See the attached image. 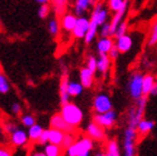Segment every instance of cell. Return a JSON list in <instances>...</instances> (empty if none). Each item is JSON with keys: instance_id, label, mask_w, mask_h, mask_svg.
Listing matches in <instances>:
<instances>
[{"instance_id": "30bf717a", "label": "cell", "mask_w": 157, "mask_h": 156, "mask_svg": "<svg viewBox=\"0 0 157 156\" xmlns=\"http://www.w3.org/2000/svg\"><path fill=\"white\" fill-rule=\"evenodd\" d=\"M86 133L94 141H103L105 138V128L103 126H100L98 123H96L95 120L87 125Z\"/></svg>"}, {"instance_id": "8d00e7d4", "label": "cell", "mask_w": 157, "mask_h": 156, "mask_svg": "<svg viewBox=\"0 0 157 156\" xmlns=\"http://www.w3.org/2000/svg\"><path fill=\"white\" fill-rule=\"evenodd\" d=\"M126 31H127V22L126 21H121V24H119V26L117 27V29H116L115 33H114V37L118 38V37L125 35Z\"/></svg>"}, {"instance_id": "5b68a950", "label": "cell", "mask_w": 157, "mask_h": 156, "mask_svg": "<svg viewBox=\"0 0 157 156\" xmlns=\"http://www.w3.org/2000/svg\"><path fill=\"white\" fill-rule=\"evenodd\" d=\"M137 132L136 127L127 126L124 132V138H123V148H124L125 156H134L135 155V143H136Z\"/></svg>"}, {"instance_id": "e575fe53", "label": "cell", "mask_w": 157, "mask_h": 156, "mask_svg": "<svg viewBox=\"0 0 157 156\" xmlns=\"http://www.w3.org/2000/svg\"><path fill=\"white\" fill-rule=\"evenodd\" d=\"M49 12H50V7L48 6V3H44V5H40V7L38 8V17L41 19H46L48 17Z\"/></svg>"}, {"instance_id": "60d3db41", "label": "cell", "mask_w": 157, "mask_h": 156, "mask_svg": "<svg viewBox=\"0 0 157 156\" xmlns=\"http://www.w3.org/2000/svg\"><path fill=\"white\" fill-rule=\"evenodd\" d=\"M10 109H11V113L13 115H20V113H21V106H20V104L19 103H13L11 105V107H10Z\"/></svg>"}, {"instance_id": "44dd1931", "label": "cell", "mask_w": 157, "mask_h": 156, "mask_svg": "<svg viewBox=\"0 0 157 156\" xmlns=\"http://www.w3.org/2000/svg\"><path fill=\"white\" fill-rule=\"evenodd\" d=\"M155 124L153 120H148V119H140V122L137 125V132H138L139 135L145 136L147 135L148 133H151L154 128Z\"/></svg>"}, {"instance_id": "7402d4cb", "label": "cell", "mask_w": 157, "mask_h": 156, "mask_svg": "<svg viewBox=\"0 0 157 156\" xmlns=\"http://www.w3.org/2000/svg\"><path fill=\"white\" fill-rule=\"evenodd\" d=\"M52 10L57 16H63L68 7V0H52Z\"/></svg>"}, {"instance_id": "f6af8a7d", "label": "cell", "mask_w": 157, "mask_h": 156, "mask_svg": "<svg viewBox=\"0 0 157 156\" xmlns=\"http://www.w3.org/2000/svg\"><path fill=\"white\" fill-rule=\"evenodd\" d=\"M151 96H157V81L155 83L154 87L151 90Z\"/></svg>"}, {"instance_id": "ba28073f", "label": "cell", "mask_w": 157, "mask_h": 156, "mask_svg": "<svg viewBox=\"0 0 157 156\" xmlns=\"http://www.w3.org/2000/svg\"><path fill=\"white\" fill-rule=\"evenodd\" d=\"M94 120L96 123H98L100 126H103L104 128H110L115 125L116 120H117V114L115 111H105V113H100V114H96L94 117Z\"/></svg>"}, {"instance_id": "ffe728a7", "label": "cell", "mask_w": 157, "mask_h": 156, "mask_svg": "<svg viewBox=\"0 0 157 156\" xmlns=\"http://www.w3.org/2000/svg\"><path fill=\"white\" fill-rule=\"evenodd\" d=\"M110 60L108 54H99V58L97 59V70L101 74H106L110 67Z\"/></svg>"}, {"instance_id": "2e32d148", "label": "cell", "mask_w": 157, "mask_h": 156, "mask_svg": "<svg viewBox=\"0 0 157 156\" xmlns=\"http://www.w3.org/2000/svg\"><path fill=\"white\" fill-rule=\"evenodd\" d=\"M77 16L74 15V14H65L63 16H61V28H63L65 31L67 33H71L76 26V22H77Z\"/></svg>"}, {"instance_id": "277c9868", "label": "cell", "mask_w": 157, "mask_h": 156, "mask_svg": "<svg viewBox=\"0 0 157 156\" xmlns=\"http://www.w3.org/2000/svg\"><path fill=\"white\" fill-rule=\"evenodd\" d=\"M143 80H144L143 74L134 72L127 83V93L129 94L130 98H133L135 102L143 97Z\"/></svg>"}, {"instance_id": "d590c367", "label": "cell", "mask_w": 157, "mask_h": 156, "mask_svg": "<svg viewBox=\"0 0 157 156\" xmlns=\"http://www.w3.org/2000/svg\"><path fill=\"white\" fill-rule=\"evenodd\" d=\"M100 37H113L112 36V29H110V22L106 21L105 24L101 25V28L99 30Z\"/></svg>"}, {"instance_id": "6da1fadb", "label": "cell", "mask_w": 157, "mask_h": 156, "mask_svg": "<svg viewBox=\"0 0 157 156\" xmlns=\"http://www.w3.org/2000/svg\"><path fill=\"white\" fill-rule=\"evenodd\" d=\"M60 114L63 115V117L65 118L67 123L70 124L75 128L80 125V123L82 122V118H84V114H82V109L70 102L61 105Z\"/></svg>"}, {"instance_id": "4fadbf2b", "label": "cell", "mask_w": 157, "mask_h": 156, "mask_svg": "<svg viewBox=\"0 0 157 156\" xmlns=\"http://www.w3.org/2000/svg\"><path fill=\"white\" fill-rule=\"evenodd\" d=\"M127 7H128V0H126V2H125V5L123 6V8L119 9L118 11H116L115 15L113 16L112 20H110V29H112L113 37H114V33H115L116 29H117V27L119 26V24H121V21H123V19H124V16L127 11Z\"/></svg>"}, {"instance_id": "1f68e13d", "label": "cell", "mask_w": 157, "mask_h": 156, "mask_svg": "<svg viewBox=\"0 0 157 156\" xmlns=\"http://www.w3.org/2000/svg\"><path fill=\"white\" fill-rule=\"evenodd\" d=\"M75 142H76V135L74 134V132H67V133H65V135H63L61 147L66 150L67 148H68L69 146H71Z\"/></svg>"}, {"instance_id": "9a60e30c", "label": "cell", "mask_w": 157, "mask_h": 156, "mask_svg": "<svg viewBox=\"0 0 157 156\" xmlns=\"http://www.w3.org/2000/svg\"><path fill=\"white\" fill-rule=\"evenodd\" d=\"M94 75L95 72H91L88 67H84L79 72V79L85 88H90L94 84Z\"/></svg>"}, {"instance_id": "7a4b0ae2", "label": "cell", "mask_w": 157, "mask_h": 156, "mask_svg": "<svg viewBox=\"0 0 157 156\" xmlns=\"http://www.w3.org/2000/svg\"><path fill=\"white\" fill-rule=\"evenodd\" d=\"M93 141L94 139L89 136L76 139L75 143L66 150V154L68 156H88L94 147Z\"/></svg>"}, {"instance_id": "8992f818", "label": "cell", "mask_w": 157, "mask_h": 156, "mask_svg": "<svg viewBox=\"0 0 157 156\" xmlns=\"http://www.w3.org/2000/svg\"><path fill=\"white\" fill-rule=\"evenodd\" d=\"M93 108L96 114H100V113H105L110 109H113V103L110 97L107 94H98L94 98V103H93Z\"/></svg>"}, {"instance_id": "bcb514c9", "label": "cell", "mask_w": 157, "mask_h": 156, "mask_svg": "<svg viewBox=\"0 0 157 156\" xmlns=\"http://www.w3.org/2000/svg\"><path fill=\"white\" fill-rule=\"evenodd\" d=\"M5 81H8V80H7L6 76L0 72V83H5Z\"/></svg>"}, {"instance_id": "cb8c5ba5", "label": "cell", "mask_w": 157, "mask_h": 156, "mask_svg": "<svg viewBox=\"0 0 157 156\" xmlns=\"http://www.w3.org/2000/svg\"><path fill=\"white\" fill-rule=\"evenodd\" d=\"M63 135H65V132H63L60 129L50 128L49 129V143L56 144V145H60L61 146Z\"/></svg>"}, {"instance_id": "f546056e", "label": "cell", "mask_w": 157, "mask_h": 156, "mask_svg": "<svg viewBox=\"0 0 157 156\" xmlns=\"http://www.w3.org/2000/svg\"><path fill=\"white\" fill-rule=\"evenodd\" d=\"M147 44H148V46H155L157 44V17L154 19L153 24H151Z\"/></svg>"}, {"instance_id": "f35d334b", "label": "cell", "mask_w": 157, "mask_h": 156, "mask_svg": "<svg viewBox=\"0 0 157 156\" xmlns=\"http://www.w3.org/2000/svg\"><path fill=\"white\" fill-rule=\"evenodd\" d=\"M37 143H39L40 145H46L49 143V129H44V132H42L41 136L39 137L38 142Z\"/></svg>"}, {"instance_id": "ab89813d", "label": "cell", "mask_w": 157, "mask_h": 156, "mask_svg": "<svg viewBox=\"0 0 157 156\" xmlns=\"http://www.w3.org/2000/svg\"><path fill=\"white\" fill-rule=\"evenodd\" d=\"M18 128V125L15 123H12V122H6V123L3 124V129H5V132H7L8 134H11L13 131Z\"/></svg>"}, {"instance_id": "4dcf8cb0", "label": "cell", "mask_w": 157, "mask_h": 156, "mask_svg": "<svg viewBox=\"0 0 157 156\" xmlns=\"http://www.w3.org/2000/svg\"><path fill=\"white\" fill-rule=\"evenodd\" d=\"M60 26L61 25L59 24L58 19H56V18L50 19V20L48 21V26H47L49 33H50L52 36H58V33L60 31Z\"/></svg>"}, {"instance_id": "ee69618b", "label": "cell", "mask_w": 157, "mask_h": 156, "mask_svg": "<svg viewBox=\"0 0 157 156\" xmlns=\"http://www.w3.org/2000/svg\"><path fill=\"white\" fill-rule=\"evenodd\" d=\"M12 152L8 148H0V156H11Z\"/></svg>"}, {"instance_id": "e0dca14e", "label": "cell", "mask_w": 157, "mask_h": 156, "mask_svg": "<svg viewBox=\"0 0 157 156\" xmlns=\"http://www.w3.org/2000/svg\"><path fill=\"white\" fill-rule=\"evenodd\" d=\"M68 83H69V78L67 75H63L60 79V84H59V97H60L61 105L69 103L70 95L68 93Z\"/></svg>"}, {"instance_id": "7c38bea8", "label": "cell", "mask_w": 157, "mask_h": 156, "mask_svg": "<svg viewBox=\"0 0 157 156\" xmlns=\"http://www.w3.org/2000/svg\"><path fill=\"white\" fill-rule=\"evenodd\" d=\"M10 141H11V144L16 147H21L27 145L28 141H29V137H28V133H26L24 129L17 128L16 131L10 134Z\"/></svg>"}, {"instance_id": "c3c4849f", "label": "cell", "mask_w": 157, "mask_h": 156, "mask_svg": "<svg viewBox=\"0 0 157 156\" xmlns=\"http://www.w3.org/2000/svg\"><path fill=\"white\" fill-rule=\"evenodd\" d=\"M33 155L35 156H46V154H45V152H35Z\"/></svg>"}, {"instance_id": "836d02e7", "label": "cell", "mask_w": 157, "mask_h": 156, "mask_svg": "<svg viewBox=\"0 0 157 156\" xmlns=\"http://www.w3.org/2000/svg\"><path fill=\"white\" fill-rule=\"evenodd\" d=\"M125 2H126V0H108V8L112 11L116 12L123 8Z\"/></svg>"}, {"instance_id": "4316f807", "label": "cell", "mask_w": 157, "mask_h": 156, "mask_svg": "<svg viewBox=\"0 0 157 156\" xmlns=\"http://www.w3.org/2000/svg\"><path fill=\"white\" fill-rule=\"evenodd\" d=\"M98 25L96 24V22H94V21L90 20V26H89V29H88L87 33H86V36H85L84 40L86 44H90V42H93V40H94L95 38H96V35L97 33H98Z\"/></svg>"}, {"instance_id": "8fae6325", "label": "cell", "mask_w": 157, "mask_h": 156, "mask_svg": "<svg viewBox=\"0 0 157 156\" xmlns=\"http://www.w3.org/2000/svg\"><path fill=\"white\" fill-rule=\"evenodd\" d=\"M50 127L52 128L60 129V131H63L65 133L74 132V129H75V127H73L70 124L67 123L61 114H55L50 118Z\"/></svg>"}, {"instance_id": "83f0119b", "label": "cell", "mask_w": 157, "mask_h": 156, "mask_svg": "<svg viewBox=\"0 0 157 156\" xmlns=\"http://www.w3.org/2000/svg\"><path fill=\"white\" fill-rule=\"evenodd\" d=\"M63 147L60 145H56V144H52V143H48V145L46 144L45 146V152L46 156H59L63 153Z\"/></svg>"}, {"instance_id": "3957f363", "label": "cell", "mask_w": 157, "mask_h": 156, "mask_svg": "<svg viewBox=\"0 0 157 156\" xmlns=\"http://www.w3.org/2000/svg\"><path fill=\"white\" fill-rule=\"evenodd\" d=\"M146 105H147V97L143 96L136 100V105L128 109V113H127L128 126H133L137 128V125L144 116Z\"/></svg>"}, {"instance_id": "7dc6e473", "label": "cell", "mask_w": 157, "mask_h": 156, "mask_svg": "<svg viewBox=\"0 0 157 156\" xmlns=\"http://www.w3.org/2000/svg\"><path fill=\"white\" fill-rule=\"evenodd\" d=\"M36 2H38L39 5H44V3H48L49 1H52V0H35Z\"/></svg>"}, {"instance_id": "7bdbcfd3", "label": "cell", "mask_w": 157, "mask_h": 156, "mask_svg": "<svg viewBox=\"0 0 157 156\" xmlns=\"http://www.w3.org/2000/svg\"><path fill=\"white\" fill-rule=\"evenodd\" d=\"M119 53H121V51L118 50L117 47H116V46H114V47L110 49V51L108 53V56L110 57V59H116V58L119 56Z\"/></svg>"}, {"instance_id": "d4e9b609", "label": "cell", "mask_w": 157, "mask_h": 156, "mask_svg": "<svg viewBox=\"0 0 157 156\" xmlns=\"http://www.w3.org/2000/svg\"><path fill=\"white\" fill-rule=\"evenodd\" d=\"M84 86L80 81H75V80H69L68 83V93H69L70 97H77L82 93Z\"/></svg>"}, {"instance_id": "ac0fdd59", "label": "cell", "mask_w": 157, "mask_h": 156, "mask_svg": "<svg viewBox=\"0 0 157 156\" xmlns=\"http://www.w3.org/2000/svg\"><path fill=\"white\" fill-rule=\"evenodd\" d=\"M95 0H75L74 5V11L76 16H84L85 12L90 9L91 6H94Z\"/></svg>"}, {"instance_id": "d6a6232c", "label": "cell", "mask_w": 157, "mask_h": 156, "mask_svg": "<svg viewBox=\"0 0 157 156\" xmlns=\"http://www.w3.org/2000/svg\"><path fill=\"white\" fill-rule=\"evenodd\" d=\"M20 120H21L22 126L27 127V128H29V127H31L33 125H35V124H36V119H35V117H33V115H30V114L21 115Z\"/></svg>"}, {"instance_id": "74e56055", "label": "cell", "mask_w": 157, "mask_h": 156, "mask_svg": "<svg viewBox=\"0 0 157 156\" xmlns=\"http://www.w3.org/2000/svg\"><path fill=\"white\" fill-rule=\"evenodd\" d=\"M86 67L90 69L91 72H97V58L94 56H89L87 58V61H86Z\"/></svg>"}, {"instance_id": "603a6c76", "label": "cell", "mask_w": 157, "mask_h": 156, "mask_svg": "<svg viewBox=\"0 0 157 156\" xmlns=\"http://www.w3.org/2000/svg\"><path fill=\"white\" fill-rule=\"evenodd\" d=\"M156 79L153 75H145L144 76V80H143V96L147 97L151 95V88L154 87Z\"/></svg>"}, {"instance_id": "d6986e66", "label": "cell", "mask_w": 157, "mask_h": 156, "mask_svg": "<svg viewBox=\"0 0 157 156\" xmlns=\"http://www.w3.org/2000/svg\"><path fill=\"white\" fill-rule=\"evenodd\" d=\"M115 46L114 40L109 37H101V38L97 41V51L98 54H108L110 49Z\"/></svg>"}, {"instance_id": "5bb4252c", "label": "cell", "mask_w": 157, "mask_h": 156, "mask_svg": "<svg viewBox=\"0 0 157 156\" xmlns=\"http://www.w3.org/2000/svg\"><path fill=\"white\" fill-rule=\"evenodd\" d=\"M115 46L118 48V50L121 51V53H127V51H129L133 47V39L129 35H123V36L118 37L116 38V42H115Z\"/></svg>"}, {"instance_id": "484cf974", "label": "cell", "mask_w": 157, "mask_h": 156, "mask_svg": "<svg viewBox=\"0 0 157 156\" xmlns=\"http://www.w3.org/2000/svg\"><path fill=\"white\" fill-rule=\"evenodd\" d=\"M42 132H44V128L40 126L39 124H35L31 127L28 128V137H29V141L30 142H38L39 137L41 136Z\"/></svg>"}, {"instance_id": "b9f144b4", "label": "cell", "mask_w": 157, "mask_h": 156, "mask_svg": "<svg viewBox=\"0 0 157 156\" xmlns=\"http://www.w3.org/2000/svg\"><path fill=\"white\" fill-rule=\"evenodd\" d=\"M10 90V86L8 84V81H5V83H0V94H8Z\"/></svg>"}, {"instance_id": "52a82bcc", "label": "cell", "mask_w": 157, "mask_h": 156, "mask_svg": "<svg viewBox=\"0 0 157 156\" xmlns=\"http://www.w3.org/2000/svg\"><path fill=\"white\" fill-rule=\"evenodd\" d=\"M108 7L106 6L104 2H97L94 6V9L91 12L90 20L96 22L98 26H101L108 19Z\"/></svg>"}, {"instance_id": "f1b7e54d", "label": "cell", "mask_w": 157, "mask_h": 156, "mask_svg": "<svg viewBox=\"0 0 157 156\" xmlns=\"http://www.w3.org/2000/svg\"><path fill=\"white\" fill-rule=\"evenodd\" d=\"M106 155L107 156H119L121 150L116 141H109L106 145Z\"/></svg>"}, {"instance_id": "9c48e42d", "label": "cell", "mask_w": 157, "mask_h": 156, "mask_svg": "<svg viewBox=\"0 0 157 156\" xmlns=\"http://www.w3.org/2000/svg\"><path fill=\"white\" fill-rule=\"evenodd\" d=\"M89 26H90V19L86 18L84 16H79L78 18H77V22H76L75 28L71 31L73 36L77 39L85 38L88 29H89Z\"/></svg>"}]
</instances>
